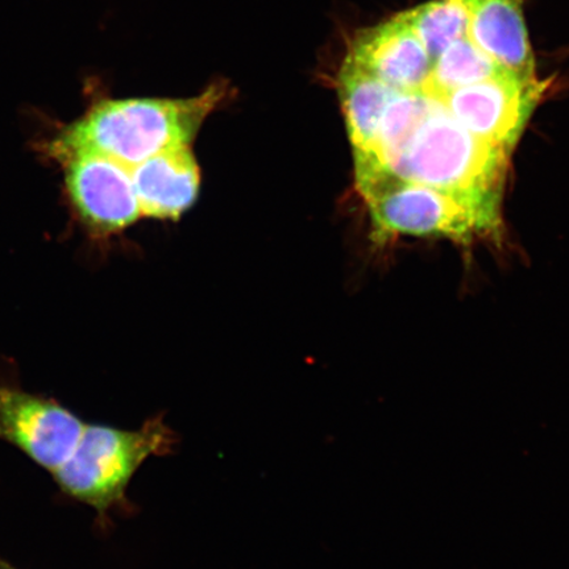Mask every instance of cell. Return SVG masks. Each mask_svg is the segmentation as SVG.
<instances>
[{
	"label": "cell",
	"instance_id": "obj_5",
	"mask_svg": "<svg viewBox=\"0 0 569 569\" xmlns=\"http://www.w3.org/2000/svg\"><path fill=\"white\" fill-rule=\"evenodd\" d=\"M549 87L503 71L438 101L476 138L511 152Z\"/></svg>",
	"mask_w": 569,
	"mask_h": 569
},
{
	"label": "cell",
	"instance_id": "obj_10",
	"mask_svg": "<svg viewBox=\"0 0 569 569\" xmlns=\"http://www.w3.org/2000/svg\"><path fill=\"white\" fill-rule=\"evenodd\" d=\"M142 217L178 219L196 202L199 168L190 147L169 149L131 168Z\"/></svg>",
	"mask_w": 569,
	"mask_h": 569
},
{
	"label": "cell",
	"instance_id": "obj_9",
	"mask_svg": "<svg viewBox=\"0 0 569 569\" xmlns=\"http://www.w3.org/2000/svg\"><path fill=\"white\" fill-rule=\"evenodd\" d=\"M465 3L467 38L509 73L537 77L521 0H465Z\"/></svg>",
	"mask_w": 569,
	"mask_h": 569
},
{
	"label": "cell",
	"instance_id": "obj_14",
	"mask_svg": "<svg viewBox=\"0 0 569 569\" xmlns=\"http://www.w3.org/2000/svg\"><path fill=\"white\" fill-rule=\"evenodd\" d=\"M402 13L432 62L455 41L467 36L468 12L465 0H431Z\"/></svg>",
	"mask_w": 569,
	"mask_h": 569
},
{
	"label": "cell",
	"instance_id": "obj_3",
	"mask_svg": "<svg viewBox=\"0 0 569 569\" xmlns=\"http://www.w3.org/2000/svg\"><path fill=\"white\" fill-rule=\"evenodd\" d=\"M178 437L163 416L147 419L138 430L90 425L70 458L52 475L63 496L88 505L106 525L112 510L128 509L127 488L152 457L172 453Z\"/></svg>",
	"mask_w": 569,
	"mask_h": 569
},
{
	"label": "cell",
	"instance_id": "obj_13",
	"mask_svg": "<svg viewBox=\"0 0 569 569\" xmlns=\"http://www.w3.org/2000/svg\"><path fill=\"white\" fill-rule=\"evenodd\" d=\"M503 71L507 70L498 67L466 36L455 41L433 60L423 91L438 101L455 90L488 80Z\"/></svg>",
	"mask_w": 569,
	"mask_h": 569
},
{
	"label": "cell",
	"instance_id": "obj_11",
	"mask_svg": "<svg viewBox=\"0 0 569 569\" xmlns=\"http://www.w3.org/2000/svg\"><path fill=\"white\" fill-rule=\"evenodd\" d=\"M337 84L353 154L366 153L373 146L383 112L398 91L347 59L338 71Z\"/></svg>",
	"mask_w": 569,
	"mask_h": 569
},
{
	"label": "cell",
	"instance_id": "obj_12",
	"mask_svg": "<svg viewBox=\"0 0 569 569\" xmlns=\"http://www.w3.org/2000/svg\"><path fill=\"white\" fill-rule=\"evenodd\" d=\"M432 102L425 91L397 92L383 112L373 146L366 153L355 154V161H372L390 170L423 123Z\"/></svg>",
	"mask_w": 569,
	"mask_h": 569
},
{
	"label": "cell",
	"instance_id": "obj_2",
	"mask_svg": "<svg viewBox=\"0 0 569 569\" xmlns=\"http://www.w3.org/2000/svg\"><path fill=\"white\" fill-rule=\"evenodd\" d=\"M509 154L476 138L433 99L430 112L390 172L443 191L501 223Z\"/></svg>",
	"mask_w": 569,
	"mask_h": 569
},
{
	"label": "cell",
	"instance_id": "obj_1",
	"mask_svg": "<svg viewBox=\"0 0 569 569\" xmlns=\"http://www.w3.org/2000/svg\"><path fill=\"white\" fill-rule=\"evenodd\" d=\"M229 96V84L220 81L191 98L102 99L67 128L54 151L60 158L94 152L133 168L169 149L190 147Z\"/></svg>",
	"mask_w": 569,
	"mask_h": 569
},
{
	"label": "cell",
	"instance_id": "obj_7",
	"mask_svg": "<svg viewBox=\"0 0 569 569\" xmlns=\"http://www.w3.org/2000/svg\"><path fill=\"white\" fill-rule=\"evenodd\" d=\"M71 201L84 222L101 232L127 229L142 217L131 168L94 152L62 156Z\"/></svg>",
	"mask_w": 569,
	"mask_h": 569
},
{
	"label": "cell",
	"instance_id": "obj_8",
	"mask_svg": "<svg viewBox=\"0 0 569 569\" xmlns=\"http://www.w3.org/2000/svg\"><path fill=\"white\" fill-rule=\"evenodd\" d=\"M345 59L398 92L423 91L432 68L431 57L403 13L356 32Z\"/></svg>",
	"mask_w": 569,
	"mask_h": 569
},
{
	"label": "cell",
	"instance_id": "obj_4",
	"mask_svg": "<svg viewBox=\"0 0 569 569\" xmlns=\"http://www.w3.org/2000/svg\"><path fill=\"white\" fill-rule=\"evenodd\" d=\"M355 169L379 241L396 234L469 241L476 234L495 233L500 226L458 198L403 180L380 163L355 162Z\"/></svg>",
	"mask_w": 569,
	"mask_h": 569
},
{
	"label": "cell",
	"instance_id": "obj_15",
	"mask_svg": "<svg viewBox=\"0 0 569 569\" xmlns=\"http://www.w3.org/2000/svg\"><path fill=\"white\" fill-rule=\"evenodd\" d=\"M0 569H18L17 567H13L9 561L4 560L2 557H0Z\"/></svg>",
	"mask_w": 569,
	"mask_h": 569
},
{
	"label": "cell",
	"instance_id": "obj_6",
	"mask_svg": "<svg viewBox=\"0 0 569 569\" xmlns=\"http://www.w3.org/2000/svg\"><path fill=\"white\" fill-rule=\"evenodd\" d=\"M87 425L54 398L0 386V440L51 475L73 453Z\"/></svg>",
	"mask_w": 569,
	"mask_h": 569
}]
</instances>
